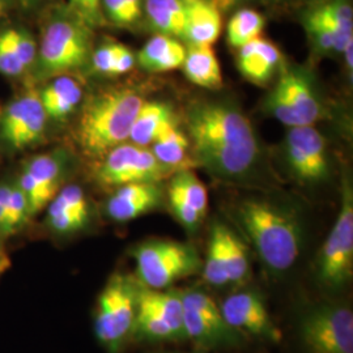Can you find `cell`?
I'll use <instances>...</instances> for the list:
<instances>
[{
  "label": "cell",
  "instance_id": "obj_9",
  "mask_svg": "<svg viewBox=\"0 0 353 353\" xmlns=\"http://www.w3.org/2000/svg\"><path fill=\"white\" fill-rule=\"evenodd\" d=\"M185 336L203 350L234 345L240 332L228 325L214 299L199 290L182 292Z\"/></svg>",
  "mask_w": 353,
  "mask_h": 353
},
{
  "label": "cell",
  "instance_id": "obj_25",
  "mask_svg": "<svg viewBox=\"0 0 353 353\" xmlns=\"http://www.w3.org/2000/svg\"><path fill=\"white\" fill-rule=\"evenodd\" d=\"M143 14L156 33L178 39L185 38L186 10L183 0H144Z\"/></svg>",
  "mask_w": 353,
  "mask_h": 353
},
{
  "label": "cell",
  "instance_id": "obj_24",
  "mask_svg": "<svg viewBox=\"0 0 353 353\" xmlns=\"http://www.w3.org/2000/svg\"><path fill=\"white\" fill-rule=\"evenodd\" d=\"M137 310L163 318L185 336L183 300L181 290H152L139 284Z\"/></svg>",
  "mask_w": 353,
  "mask_h": 353
},
{
  "label": "cell",
  "instance_id": "obj_5",
  "mask_svg": "<svg viewBox=\"0 0 353 353\" xmlns=\"http://www.w3.org/2000/svg\"><path fill=\"white\" fill-rule=\"evenodd\" d=\"M137 280L143 287L166 290L176 280L202 272L203 262L196 249L185 242L150 240L131 250Z\"/></svg>",
  "mask_w": 353,
  "mask_h": 353
},
{
  "label": "cell",
  "instance_id": "obj_33",
  "mask_svg": "<svg viewBox=\"0 0 353 353\" xmlns=\"http://www.w3.org/2000/svg\"><path fill=\"white\" fill-rule=\"evenodd\" d=\"M310 8L331 21L345 37L353 38V8L350 0H321Z\"/></svg>",
  "mask_w": 353,
  "mask_h": 353
},
{
  "label": "cell",
  "instance_id": "obj_8",
  "mask_svg": "<svg viewBox=\"0 0 353 353\" xmlns=\"http://www.w3.org/2000/svg\"><path fill=\"white\" fill-rule=\"evenodd\" d=\"M174 170L161 164L151 148L126 141L108 152L99 160L93 176L106 188H119L128 183L161 182Z\"/></svg>",
  "mask_w": 353,
  "mask_h": 353
},
{
  "label": "cell",
  "instance_id": "obj_4",
  "mask_svg": "<svg viewBox=\"0 0 353 353\" xmlns=\"http://www.w3.org/2000/svg\"><path fill=\"white\" fill-rule=\"evenodd\" d=\"M92 52V29L64 7L45 24L33 71L39 80L72 75L88 65Z\"/></svg>",
  "mask_w": 353,
  "mask_h": 353
},
{
  "label": "cell",
  "instance_id": "obj_22",
  "mask_svg": "<svg viewBox=\"0 0 353 353\" xmlns=\"http://www.w3.org/2000/svg\"><path fill=\"white\" fill-rule=\"evenodd\" d=\"M185 57L186 48L181 39L157 33L143 46L138 62L148 72L163 74L181 68Z\"/></svg>",
  "mask_w": 353,
  "mask_h": 353
},
{
  "label": "cell",
  "instance_id": "obj_42",
  "mask_svg": "<svg viewBox=\"0 0 353 353\" xmlns=\"http://www.w3.org/2000/svg\"><path fill=\"white\" fill-rule=\"evenodd\" d=\"M265 4L272 6V7H296V6H303V4H316L321 0H263Z\"/></svg>",
  "mask_w": 353,
  "mask_h": 353
},
{
  "label": "cell",
  "instance_id": "obj_39",
  "mask_svg": "<svg viewBox=\"0 0 353 353\" xmlns=\"http://www.w3.org/2000/svg\"><path fill=\"white\" fill-rule=\"evenodd\" d=\"M137 62V57L127 46L122 45L114 63L113 76L125 75L131 71Z\"/></svg>",
  "mask_w": 353,
  "mask_h": 353
},
{
  "label": "cell",
  "instance_id": "obj_16",
  "mask_svg": "<svg viewBox=\"0 0 353 353\" xmlns=\"http://www.w3.org/2000/svg\"><path fill=\"white\" fill-rule=\"evenodd\" d=\"M228 325L239 332H249L255 336L278 341L281 336L267 312L263 300L254 292L230 294L220 306Z\"/></svg>",
  "mask_w": 353,
  "mask_h": 353
},
{
  "label": "cell",
  "instance_id": "obj_11",
  "mask_svg": "<svg viewBox=\"0 0 353 353\" xmlns=\"http://www.w3.org/2000/svg\"><path fill=\"white\" fill-rule=\"evenodd\" d=\"M284 154L290 173L303 183H319L331 174L326 138L316 126L290 127Z\"/></svg>",
  "mask_w": 353,
  "mask_h": 353
},
{
  "label": "cell",
  "instance_id": "obj_2",
  "mask_svg": "<svg viewBox=\"0 0 353 353\" xmlns=\"http://www.w3.org/2000/svg\"><path fill=\"white\" fill-rule=\"evenodd\" d=\"M233 216L272 275L287 272L297 262L303 227L293 208L272 199L245 198L233 205Z\"/></svg>",
  "mask_w": 353,
  "mask_h": 353
},
{
  "label": "cell",
  "instance_id": "obj_43",
  "mask_svg": "<svg viewBox=\"0 0 353 353\" xmlns=\"http://www.w3.org/2000/svg\"><path fill=\"white\" fill-rule=\"evenodd\" d=\"M50 0H17V3L29 11H33V10H38L41 8L42 6H45L46 3H49Z\"/></svg>",
  "mask_w": 353,
  "mask_h": 353
},
{
  "label": "cell",
  "instance_id": "obj_10",
  "mask_svg": "<svg viewBox=\"0 0 353 353\" xmlns=\"http://www.w3.org/2000/svg\"><path fill=\"white\" fill-rule=\"evenodd\" d=\"M309 353H353V313L344 306L321 305L301 321Z\"/></svg>",
  "mask_w": 353,
  "mask_h": 353
},
{
  "label": "cell",
  "instance_id": "obj_20",
  "mask_svg": "<svg viewBox=\"0 0 353 353\" xmlns=\"http://www.w3.org/2000/svg\"><path fill=\"white\" fill-rule=\"evenodd\" d=\"M38 93L49 121L62 122L83 102V87L72 75L52 77Z\"/></svg>",
  "mask_w": 353,
  "mask_h": 353
},
{
  "label": "cell",
  "instance_id": "obj_1",
  "mask_svg": "<svg viewBox=\"0 0 353 353\" xmlns=\"http://www.w3.org/2000/svg\"><path fill=\"white\" fill-rule=\"evenodd\" d=\"M195 163L224 181H243L261 164L262 148L248 115L223 99L192 102L185 113Z\"/></svg>",
  "mask_w": 353,
  "mask_h": 353
},
{
  "label": "cell",
  "instance_id": "obj_45",
  "mask_svg": "<svg viewBox=\"0 0 353 353\" xmlns=\"http://www.w3.org/2000/svg\"><path fill=\"white\" fill-rule=\"evenodd\" d=\"M10 265H11L10 256L0 248V276L10 268Z\"/></svg>",
  "mask_w": 353,
  "mask_h": 353
},
{
  "label": "cell",
  "instance_id": "obj_46",
  "mask_svg": "<svg viewBox=\"0 0 353 353\" xmlns=\"http://www.w3.org/2000/svg\"><path fill=\"white\" fill-rule=\"evenodd\" d=\"M3 8H4V0H0V16L3 13Z\"/></svg>",
  "mask_w": 353,
  "mask_h": 353
},
{
  "label": "cell",
  "instance_id": "obj_21",
  "mask_svg": "<svg viewBox=\"0 0 353 353\" xmlns=\"http://www.w3.org/2000/svg\"><path fill=\"white\" fill-rule=\"evenodd\" d=\"M185 38L189 45H214L221 34L223 14L208 0H183Z\"/></svg>",
  "mask_w": 353,
  "mask_h": 353
},
{
  "label": "cell",
  "instance_id": "obj_18",
  "mask_svg": "<svg viewBox=\"0 0 353 353\" xmlns=\"http://www.w3.org/2000/svg\"><path fill=\"white\" fill-rule=\"evenodd\" d=\"M237 68L252 84L265 85L283 68V54L271 41L255 38L239 49Z\"/></svg>",
  "mask_w": 353,
  "mask_h": 353
},
{
  "label": "cell",
  "instance_id": "obj_36",
  "mask_svg": "<svg viewBox=\"0 0 353 353\" xmlns=\"http://www.w3.org/2000/svg\"><path fill=\"white\" fill-rule=\"evenodd\" d=\"M26 72L28 70L14 50L6 28L0 32V74L7 77H20Z\"/></svg>",
  "mask_w": 353,
  "mask_h": 353
},
{
  "label": "cell",
  "instance_id": "obj_19",
  "mask_svg": "<svg viewBox=\"0 0 353 353\" xmlns=\"http://www.w3.org/2000/svg\"><path fill=\"white\" fill-rule=\"evenodd\" d=\"M176 127H179L178 118L169 103L144 101L131 128L128 141L150 148Z\"/></svg>",
  "mask_w": 353,
  "mask_h": 353
},
{
  "label": "cell",
  "instance_id": "obj_13",
  "mask_svg": "<svg viewBox=\"0 0 353 353\" xmlns=\"http://www.w3.org/2000/svg\"><path fill=\"white\" fill-rule=\"evenodd\" d=\"M68 164L70 159L64 150L32 156L24 164L16 182L26 194L32 217L45 210L62 189Z\"/></svg>",
  "mask_w": 353,
  "mask_h": 353
},
{
  "label": "cell",
  "instance_id": "obj_6",
  "mask_svg": "<svg viewBox=\"0 0 353 353\" xmlns=\"http://www.w3.org/2000/svg\"><path fill=\"white\" fill-rule=\"evenodd\" d=\"M137 278L115 272L99 296L94 316V332L109 353H119L131 335L138 301Z\"/></svg>",
  "mask_w": 353,
  "mask_h": 353
},
{
  "label": "cell",
  "instance_id": "obj_37",
  "mask_svg": "<svg viewBox=\"0 0 353 353\" xmlns=\"http://www.w3.org/2000/svg\"><path fill=\"white\" fill-rule=\"evenodd\" d=\"M102 0H68L67 8L92 30L106 23L101 7Z\"/></svg>",
  "mask_w": 353,
  "mask_h": 353
},
{
  "label": "cell",
  "instance_id": "obj_3",
  "mask_svg": "<svg viewBox=\"0 0 353 353\" xmlns=\"http://www.w3.org/2000/svg\"><path fill=\"white\" fill-rule=\"evenodd\" d=\"M144 99L127 87L103 89L83 105L76 126L81 152L100 160L115 147L128 141Z\"/></svg>",
  "mask_w": 353,
  "mask_h": 353
},
{
  "label": "cell",
  "instance_id": "obj_34",
  "mask_svg": "<svg viewBox=\"0 0 353 353\" xmlns=\"http://www.w3.org/2000/svg\"><path fill=\"white\" fill-rule=\"evenodd\" d=\"M7 32L12 41L13 48L20 61L26 65L28 72L33 71L37 61L38 43L33 36L24 28H7Z\"/></svg>",
  "mask_w": 353,
  "mask_h": 353
},
{
  "label": "cell",
  "instance_id": "obj_38",
  "mask_svg": "<svg viewBox=\"0 0 353 353\" xmlns=\"http://www.w3.org/2000/svg\"><path fill=\"white\" fill-rule=\"evenodd\" d=\"M121 46L122 43L109 42V43H103L99 49L93 50L90 62H89L93 71L101 75L113 76L114 63L118 52L121 50Z\"/></svg>",
  "mask_w": 353,
  "mask_h": 353
},
{
  "label": "cell",
  "instance_id": "obj_27",
  "mask_svg": "<svg viewBox=\"0 0 353 353\" xmlns=\"http://www.w3.org/2000/svg\"><path fill=\"white\" fill-rule=\"evenodd\" d=\"M203 278L214 287H224L229 284L227 261L223 241V223L216 221L211 227L207 255L202 265Z\"/></svg>",
  "mask_w": 353,
  "mask_h": 353
},
{
  "label": "cell",
  "instance_id": "obj_48",
  "mask_svg": "<svg viewBox=\"0 0 353 353\" xmlns=\"http://www.w3.org/2000/svg\"><path fill=\"white\" fill-rule=\"evenodd\" d=\"M0 114H1V109H0Z\"/></svg>",
  "mask_w": 353,
  "mask_h": 353
},
{
  "label": "cell",
  "instance_id": "obj_23",
  "mask_svg": "<svg viewBox=\"0 0 353 353\" xmlns=\"http://www.w3.org/2000/svg\"><path fill=\"white\" fill-rule=\"evenodd\" d=\"M192 84L217 90L223 87V72L211 45H189L181 67Z\"/></svg>",
  "mask_w": 353,
  "mask_h": 353
},
{
  "label": "cell",
  "instance_id": "obj_15",
  "mask_svg": "<svg viewBox=\"0 0 353 353\" xmlns=\"http://www.w3.org/2000/svg\"><path fill=\"white\" fill-rule=\"evenodd\" d=\"M45 224L52 234L67 237L83 232L92 219L88 195L79 185L62 186L48 204Z\"/></svg>",
  "mask_w": 353,
  "mask_h": 353
},
{
  "label": "cell",
  "instance_id": "obj_14",
  "mask_svg": "<svg viewBox=\"0 0 353 353\" xmlns=\"http://www.w3.org/2000/svg\"><path fill=\"white\" fill-rule=\"evenodd\" d=\"M275 87L283 93L292 110L297 115L300 126H314L323 118V102L316 90L313 76L306 68L283 65Z\"/></svg>",
  "mask_w": 353,
  "mask_h": 353
},
{
  "label": "cell",
  "instance_id": "obj_29",
  "mask_svg": "<svg viewBox=\"0 0 353 353\" xmlns=\"http://www.w3.org/2000/svg\"><path fill=\"white\" fill-rule=\"evenodd\" d=\"M151 151L161 164L174 172L188 169L185 164L190 151V141L186 132L179 127L152 144Z\"/></svg>",
  "mask_w": 353,
  "mask_h": 353
},
{
  "label": "cell",
  "instance_id": "obj_35",
  "mask_svg": "<svg viewBox=\"0 0 353 353\" xmlns=\"http://www.w3.org/2000/svg\"><path fill=\"white\" fill-rule=\"evenodd\" d=\"M168 198H169L172 212L176 216L179 224L182 227L186 228L189 232L196 230L204 217H202L190 205L189 202L182 196V194L176 188H173L170 185L168 190Z\"/></svg>",
  "mask_w": 353,
  "mask_h": 353
},
{
  "label": "cell",
  "instance_id": "obj_26",
  "mask_svg": "<svg viewBox=\"0 0 353 353\" xmlns=\"http://www.w3.org/2000/svg\"><path fill=\"white\" fill-rule=\"evenodd\" d=\"M303 28L313 49L321 55L341 54L350 43H353V38L345 37L331 21L312 8L303 14Z\"/></svg>",
  "mask_w": 353,
  "mask_h": 353
},
{
  "label": "cell",
  "instance_id": "obj_28",
  "mask_svg": "<svg viewBox=\"0 0 353 353\" xmlns=\"http://www.w3.org/2000/svg\"><path fill=\"white\" fill-rule=\"evenodd\" d=\"M265 17L250 8H240L232 14L227 26V41L230 48L240 49L252 39L261 37Z\"/></svg>",
  "mask_w": 353,
  "mask_h": 353
},
{
  "label": "cell",
  "instance_id": "obj_7",
  "mask_svg": "<svg viewBox=\"0 0 353 353\" xmlns=\"http://www.w3.org/2000/svg\"><path fill=\"white\" fill-rule=\"evenodd\" d=\"M353 275V191L345 178L341 189V211L316 261L319 283L330 290H341Z\"/></svg>",
  "mask_w": 353,
  "mask_h": 353
},
{
  "label": "cell",
  "instance_id": "obj_47",
  "mask_svg": "<svg viewBox=\"0 0 353 353\" xmlns=\"http://www.w3.org/2000/svg\"><path fill=\"white\" fill-rule=\"evenodd\" d=\"M192 353H202V352H192Z\"/></svg>",
  "mask_w": 353,
  "mask_h": 353
},
{
  "label": "cell",
  "instance_id": "obj_32",
  "mask_svg": "<svg viewBox=\"0 0 353 353\" xmlns=\"http://www.w3.org/2000/svg\"><path fill=\"white\" fill-rule=\"evenodd\" d=\"M170 186L176 188L198 214L202 217L205 216L208 210V194L202 181L195 173L189 169L176 170L170 181Z\"/></svg>",
  "mask_w": 353,
  "mask_h": 353
},
{
  "label": "cell",
  "instance_id": "obj_44",
  "mask_svg": "<svg viewBox=\"0 0 353 353\" xmlns=\"http://www.w3.org/2000/svg\"><path fill=\"white\" fill-rule=\"evenodd\" d=\"M353 43H350L344 51L341 52L344 55V63H345V68L350 71V74H352L353 70Z\"/></svg>",
  "mask_w": 353,
  "mask_h": 353
},
{
  "label": "cell",
  "instance_id": "obj_40",
  "mask_svg": "<svg viewBox=\"0 0 353 353\" xmlns=\"http://www.w3.org/2000/svg\"><path fill=\"white\" fill-rule=\"evenodd\" d=\"M208 1L219 10V12L224 14V13H229L243 8L242 7L243 4H248L252 0H208Z\"/></svg>",
  "mask_w": 353,
  "mask_h": 353
},
{
  "label": "cell",
  "instance_id": "obj_12",
  "mask_svg": "<svg viewBox=\"0 0 353 353\" xmlns=\"http://www.w3.org/2000/svg\"><path fill=\"white\" fill-rule=\"evenodd\" d=\"M48 121L38 89H28L1 109L0 139L12 150L33 147L43 139Z\"/></svg>",
  "mask_w": 353,
  "mask_h": 353
},
{
  "label": "cell",
  "instance_id": "obj_41",
  "mask_svg": "<svg viewBox=\"0 0 353 353\" xmlns=\"http://www.w3.org/2000/svg\"><path fill=\"white\" fill-rule=\"evenodd\" d=\"M10 188H11V182L0 183V241H1V230H3V224H4V216H6V207H7Z\"/></svg>",
  "mask_w": 353,
  "mask_h": 353
},
{
  "label": "cell",
  "instance_id": "obj_30",
  "mask_svg": "<svg viewBox=\"0 0 353 353\" xmlns=\"http://www.w3.org/2000/svg\"><path fill=\"white\" fill-rule=\"evenodd\" d=\"M223 241L229 284H242L250 275V258L248 248L225 224H223Z\"/></svg>",
  "mask_w": 353,
  "mask_h": 353
},
{
  "label": "cell",
  "instance_id": "obj_17",
  "mask_svg": "<svg viewBox=\"0 0 353 353\" xmlns=\"http://www.w3.org/2000/svg\"><path fill=\"white\" fill-rule=\"evenodd\" d=\"M160 182L128 183L117 188L105 203V212L115 223H127L159 210L164 204Z\"/></svg>",
  "mask_w": 353,
  "mask_h": 353
},
{
  "label": "cell",
  "instance_id": "obj_31",
  "mask_svg": "<svg viewBox=\"0 0 353 353\" xmlns=\"http://www.w3.org/2000/svg\"><path fill=\"white\" fill-rule=\"evenodd\" d=\"M30 219L32 216H30L29 204H28L24 191L17 185L16 181L11 182L7 207H6L4 224L1 230V240L10 239L16 233H19L23 228L26 227Z\"/></svg>",
  "mask_w": 353,
  "mask_h": 353
}]
</instances>
